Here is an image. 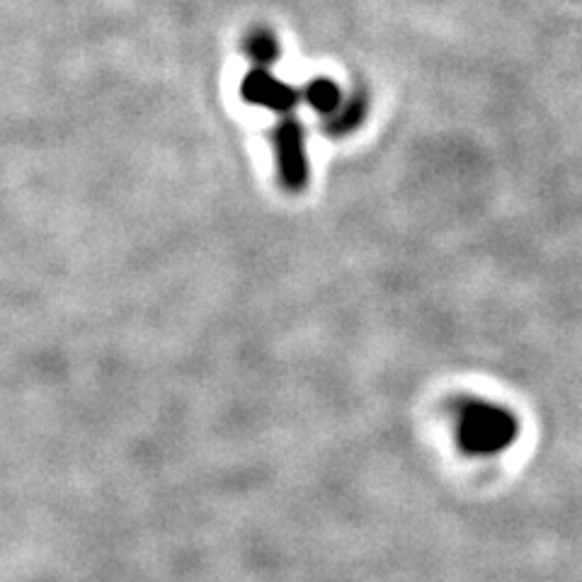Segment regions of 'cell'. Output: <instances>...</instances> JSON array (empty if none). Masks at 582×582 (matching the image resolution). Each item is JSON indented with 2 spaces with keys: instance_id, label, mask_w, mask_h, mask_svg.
<instances>
[{
  "instance_id": "6da1fadb",
  "label": "cell",
  "mask_w": 582,
  "mask_h": 582,
  "mask_svg": "<svg viewBox=\"0 0 582 582\" xmlns=\"http://www.w3.org/2000/svg\"><path fill=\"white\" fill-rule=\"evenodd\" d=\"M517 422L507 410L485 403H469L461 413V437L464 444L481 452H493L512 442Z\"/></svg>"
},
{
  "instance_id": "7a4b0ae2",
  "label": "cell",
  "mask_w": 582,
  "mask_h": 582,
  "mask_svg": "<svg viewBox=\"0 0 582 582\" xmlns=\"http://www.w3.org/2000/svg\"><path fill=\"white\" fill-rule=\"evenodd\" d=\"M272 144L277 151L279 180L289 192H301L308 185V161L304 146V127L299 119L284 117L272 131Z\"/></svg>"
},
{
  "instance_id": "3957f363",
  "label": "cell",
  "mask_w": 582,
  "mask_h": 582,
  "mask_svg": "<svg viewBox=\"0 0 582 582\" xmlns=\"http://www.w3.org/2000/svg\"><path fill=\"white\" fill-rule=\"evenodd\" d=\"M241 95L245 102H250V105L265 107V110L279 114H289L301 100L299 90L291 88V85L284 81H279V78L272 76L267 68L260 66L253 68V71L243 78Z\"/></svg>"
},
{
  "instance_id": "277c9868",
  "label": "cell",
  "mask_w": 582,
  "mask_h": 582,
  "mask_svg": "<svg viewBox=\"0 0 582 582\" xmlns=\"http://www.w3.org/2000/svg\"><path fill=\"white\" fill-rule=\"evenodd\" d=\"M364 117H367V100H364V95H352L333 114H328L325 131L333 136H345L355 131L364 122Z\"/></svg>"
},
{
  "instance_id": "5b68a950",
  "label": "cell",
  "mask_w": 582,
  "mask_h": 582,
  "mask_svg": "<svg viewBox=\"0 0 582 582\" xmlns=\"http://www.w3.org/2000/svg\"><path fill=\"white\" fill-rule=\"evenodd\" d=\"M304 97L308 105L321 114H333L342 105V93L330 78H316L306 85Z\"/></svg>"
},
{
  "instance_id": "8992f818",
  "label": "cell",
  "mask_w": 582,
  "mask_h": 582,
  "mask_svg": "<svg viewBox=\"0 0 582 582\" xmlns=\"http://www.w3.org/2000/svg\"><path fill=\"white\" fill-rule=\"evenodd\" d=\"M245 51H248L250 59L255 61L260 68L272 66L279 59V44L277 37L270 30H255L245 39Z\"/></svg>"
}]
</instances>
